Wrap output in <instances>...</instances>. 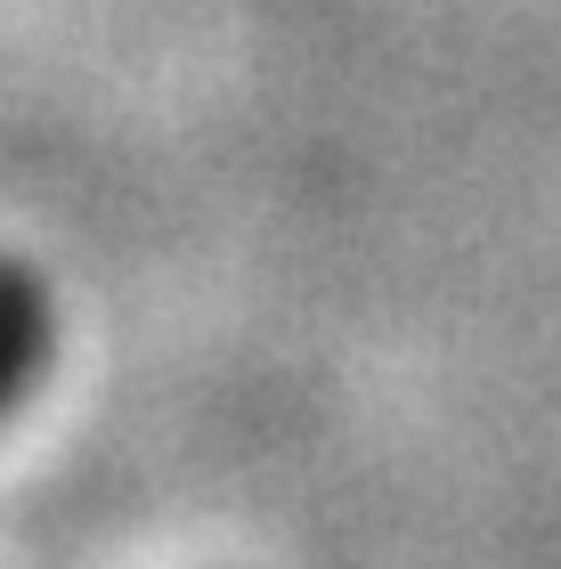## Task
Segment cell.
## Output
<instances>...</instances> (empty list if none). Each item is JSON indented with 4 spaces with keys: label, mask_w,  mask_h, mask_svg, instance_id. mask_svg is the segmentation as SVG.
<instances>
[{
    "label": "cell",
    "mask_w": 561,
    "mask_h": 569,
    "mask_svg": "<svg viewBox=\"0 0 561 569\" xmlns=\"http://www.w3.org/2000/svg\"><path fill=\"white\" fill-rule=\"evenodd\" d=\"M58 367V293L33 261L0 244V423L49 382Z\"/></svg>",
    "instance_id": "6da1fadb"
}]
</instances>
